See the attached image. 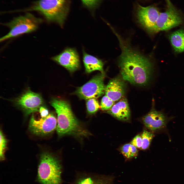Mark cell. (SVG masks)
I'll return each instance as SVG.
<instances>
[{
  "instance_id": "1",
  "label": "cell",
  "mask_w": 184,
  "mask_h": 184,
  "mask_svg": "<svg viewBox=\"0 0 184 184\" xmlns=\"http://www.w3.org/2000/svg\"><path fill=\"white\" fill-rule=\"evenodd\" d=\"M113 31L117 37L121 49L119 63L123 79L133 84L146 85L150 79L152 71L151 62L133 49L115 30Z\"/></svg>"
},
{
  "instance_id": "2",
  "label": "cell",
  "mask_w": 184,
  "mask_h": 184,
  "mask_svg": "<svg viewBox=\"0 0 184 184\" xmlns=\"http://www.w3.org/2000/svg\"><path fill=\"white\" fill-rule=\"evenodd\" d=\"M51 103L57 114L56 131L59 136L68 135H86L87 133L84 130L76 118L67 101L62 99H53Z\"/></svg>"
},
{
  "instance_id": "3",
  "label": "cell",
  "mask_w": 184,
  "mask_h": 184,
  "mask_svg": "<svg viewBox=\"0 0 184 184\" xmlns=\"http://www.w3.org/2000/svg\"><path fill=\"white\" fill-rule=\"evenodd\" d=\"M70 0H39L28 8L20 11H37L49 22H54L63 28L69 13Z\"/></svg>"
},
{
  "instance_id": "4",
  "label": "cell",
  "mask_w": 184,
  "mask_h": 184,
  "mask_svg": "<svg viewBox=\"0 0 184 184\" xmlns=\"http://www.w3.org/2000/svg\"><path fill=\"white\" fill-rule=\"evenodd\" d=\"M62 169L59 159L44 153L40 157L36 180L40 184H61Z\"/></svg>"
},
{
  "instance_id": "5",
  "label": "cell",
  "mask_w": 184,
  "mask_h": 184,
  "mask_svg": "<svg viewBox=\"0 0 184 184\" xmlns=\"http://www.w3.org/2000/svg\"><path fill=\"white\" fill-rule=\"evenodd\" d=\"M43 20L27 13L24 16L14 18L9 22L2 24L7 27L10 30L6 35L1 38V42L18 37L25 33L32 32L36 30Z\"/></svg>"
},
{
  "instance_id": "6",
  "label": "cell",
  "mask_w": 184,
  "mask_h": 184,
  "mask_svg": "<svg viewBox=\"0 0 184 184\" xmlns=\"http://www.w3.org/2000/svg\"><path fill=\"white\" fill-rule=\"evenodd\" d=\"M166 8L165 11L160 13L153 32L166 31L181 24L182 17L170 0H166Z\"/></svg>"
},
{
  "instance_id": "7",
  "label": "cell",
  "mask_w": 184,
  "mask_h": 184,
  "mask_svg": "<svg viewBox=\"0 0 184 184\" xmlns=\"http://www.w3.org/2000/svg\"><path fill=\"white\" fill-rule=\"evenodd\" d=\"M104 73L99 74L92 78L86 83L78 88L75 94L80 99L85 100L97 98L105 92L104 84Z\"/></svg>"
},
{
  "instance_id": "8",
  "label": "cell",
  "mask_w": 184,
  "mask_h": 184,
  "mask_svg": "<svg viewBox=\"0 0 184 184\" xmlns=\"http://www.w3.org/2000/svg\"><path fill=\"white\" fill-rule=\"evenodd\" d=\"M57 121L52 114H49L45 117L36 120L33 115L30 118L29 129L33 134L39 136H45L53 132L56 128Z\"/></svg>"
},
{
  "instance_id": "9",
  "label": "cell",
  "mask_w": 184,
  "mask_h": 184,
  "mask_svg": "<svg viewBox=\"0 0 184 184\" xmlns=\"http://www.w3.org/2000/svg\"><path fill=\"white\" fill-rule=\"evenodd\" d=\"M51 59L70 72L76 71L80 66L79 55L74 48H66Z\"/></svg>"
},
{
  "instance_id": "10",
  "label": "cell",
  "mask_w": 184,
  "mask_h": 184,
  "mask_svg": "<svg viewBox=\"0 0 184 184\" xmlns=\"http://www.w3.org/2000/svg\"><path fill=\"white\" fill-rule=\"evenodd\" d=\"M155 7L137 6L136 15L139 22L148 31L153 32L160 13Z\"/></svg>"
},
{
  "instance_id": "11",
  "label": "cell",
  "mask_w": 184,
  "mask_h": 184,
  "mask_svg": "<svg viewBox=\"0 0 184 184\" xmlns=\"http://www.w3.org/2000/svg\"><path fill=\"white\" fill-rule=\"evenodd\" d=\"M16 102L27 116L39 111L43 101L40 94L28 89L18 98Z\"/></svg>"
},
{
  "instance_id": "12",
  "label": "cell",
  "mask_w": 184,
  "mask_h": 184,
  "mask_svg": "<svg viewBox=\"0 0 184 184\" xmlns=\"http://www.w3.org/2000/svg\"><path fill=\"white\" fill-rule=\"evenodd\" d=\"M143 123L150 130L154 131L165 127L168 119L164 113L153 108L142 118Z\"/></svg>"
},
{
  "instance_id": "13",
  "label": "cell",
  "mask_w": 184,
  "mask_h": 184,
  "mask_svg": "<svg viewBox=\"0 0 184 184\" xmlns=\"http://www.w3.org/2000/svg\"><path fill=\"white\" fill-rule=\"evenodd\" d=\"M125 85L124 82L118 78L111 80L106 87V95L114 102L121 98L124 95Z\"/></svg>"
},
{
  "instance_id": "14",
  "label": "cell",
  "mask_w": 184,
  "mask_h": 184,
  "mask_svg": "<svg viewBox=\"0 0 184 184\" xmlns=\"http://www.w3.org/2000/svg\"><path fill=\"white\" fill-rule=\"evenodd\" d=\"M108 112L117 119L126 121L129 120L130 112L127 100L123 98L113 105Z\"/></svg>"
},
{
  "instance_id": "15",
  "label": "cell",
  "mask_w": 184,
  "mask_h": 184,
  "mask_svg": "<svg viewBox=\"0 0 184 184\" xmlns=\"http://www.w3.org/2000/svg\"><path fill=\"white\" fill-rule=\"evenodd\" d=\"M83 60L86 72L89 73L98 70L104 73V63L100 59L87 53L83 50Z\"/></svg>"
},
{
  "instance_id": "16",
  "label": "cell",
  "mask_w": 184,
  "mask_h": 184,
  "mask_svg": "<svg viewBox=\"0 0 184 184\" xmlns=\"http://www.w3.org/2000/svg\"><path fill=\"white\" fill-rule=\"evenodd\" d=\"M112 176L88 175L79 178L74 184H113Z\"/></svg>"
},
{
  "instance_id": "17",
  "label": "cell",
  "mask_w": 184,
  "mask_h": 184,
  "mask_svg": "<svg viewBox=\"0 0 184 184\" xmlns=\"http://www.w3.org/2000/svg\"><path fill=\"white\" fill-rule=\"evenodd\" d=\"M171 45L175 52H184V30L180 29L172 33L169 36Z\"/></svg>"
},
{
  "instance_id": "18",
  "label": "cell",
  "mask_w": 184,
  "mask_h": 184,
  "mask_svg": "<svg viewBox=\"0 0 184 184\" xmlns=\"http://www.w3.org/2000/svg\"><path fill=\"white\" fill-rule=\"evenodd\" d=\"M123 155L127 158H131L137 155L138 151L136 148L131 143L125 144L121 148Z\"/></svg>"
},
{
  "instance_id": "19",
  "label": "cell",
  "mask_w": 184,
  "mask_h": 184,
  "mask_svg": "<svg viewBox=\"0 0 184 184\" xmlns=\"http://www.w3.org/2000/svg\"><path fill=\"white\" fill-rule=\"evenodd\" d=\"M154 136L153 133L144 130L142 134V146L141 149L146 150L149 147L151 142Z\"/></svg>"
},
{
  "instance_id": "20",
  "label": "cell",
  "mask_w": 184,
  "mask_h": 184,
  "mask_svg": "<svg viewBox=\"0 0 184 184\" xmlns=\"http://www.w3.org/2000/svg\"><path fill=\"white\" fill-rule=\"evenodd\" d=\"M86 104L87 110L90 114L95 113L98 110L99 107L98 102L95 98H91L87 99Z\"/></svg>"
},
{
  "instance_id": "21",
  "label": "cell",
  "mask_w": 184,
  "mask_h": 184,
  "mask_svg": "<svg viewBox=\"0 0 184 184\" xmlns=\"http://www.w3.org/2000/svg\"><path fill=\"white\" fill-rule=\"evenodd\" d=\"M84 6L91 10L97 8L102 0H80Z\"/></svg>"
},
{
  "instance_id": "22",
  "label": "cell",
  "mask_w": 184,
  "mask_h": 184,
  "mask_svg": "<svg viewBox=\"0 0 184 184\" xmlns=\"http://www.w3.org/2000/svg\"><path fill=\"white\" fill-rule=\"evenodd\" d=\"M114 102L105 95L102 98L101 102L100 107L102 110H109L113 105Z\"/></svg>"
},
{
  "instance_id": "23",
  "label": "cell",
  "mask_w": 184,
  "mask_h": 184,
  "mask_svg": "<svg viewBox=\"0 0 184 184\" xmlns=\"http://www.w3.org/2000/svg\"><path fill=\"white\" fill-rule=\"evenodd\" d=\"M0 158L3 160L4 159V152L6 148L7 141L1 131H0Z\"/></svg>"
},
{
  "instance_id": "24",
  "label": "cell",
  "mask_w": 184,
  "mask_h": 184,
  "mask_svg": "<svg viewBox=\"0 0 184 184\" xmlns=\"http://www.w3.org/2000/svg\"><path fill=\"white\" fill-rule=\"evenodd\" d=\"M131 144L136 148H141L142 146V139L139 135H136L131 142Z\"/></svg>"
},
{
  "instance_id": "25",
  "label": "cell",
  "mask_w": 184,
  "mask_h": 184,
  "mask_svg": "<svg viewBox=\"0 0 184 184\" xmlns=\"http://www.w3.org/2000/svg\"><path fill=\"white\" fill-rule=\"evenodd\" d=\"M39 111L41 118L45 117L49 114L48 110L43 107H41Z\"/></svg>"
}]
</instances>
